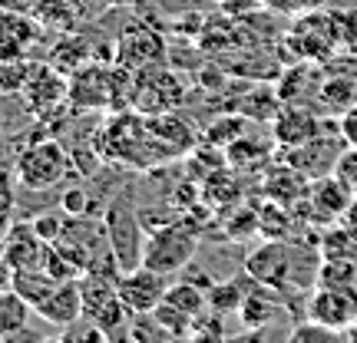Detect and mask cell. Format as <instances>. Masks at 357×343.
Instances as JSON below:
<instances>
[{"mask_svg": "<svg viewBox=\"0 0 357 343\" xmlns=\"http://www.w3.org/2000/svg\"><path fill=\"white\" fill-rule=\"evenodd\" d=\"M56 284H60V280L53 278V274H47L43 267H33V271H13V291L24 294L33 307H37Z\"/></svg>", "mask_w": 357, "mask_h": 343, "instance_id": "obj_27", "label": "cell"}, {"mask_svg": "<svg viewBox=\"0 0 357 343\" xmlns=\"http://www.w3.org/2000/svg\"><path fill=\"white\" fill-rule=\"evenodd\" d=\"M93 60H96V53H93V47H89L83 37H63L50 50V56H47V63L56 66L66 77H73L77 70H83V66L93 63Z\"/></svg>", "mask_w": 357, "mask_h": 343, "instance_id": "obj_23", "label": "cell"}, {"mask_svg": "<svg viewBox=\"0 0 357 343\" xmlns=\"http://www.w3.org/2000/svg\"><path fill=\"white\" fill-rule=\"evenodd\" d=\"M337 122V132H341V139L347 142V145H357V102L351 106V109H344V113L334 119Z\"/></svg>", "mask_w": 357, "mask_h": 343, "instance_id": "obj_34", "label": "cell"}, {"mask_svg": "<svg viewBox=\"0 0 357 343\" xmlns=\"http://www.w3.org/2000/svg\"><path fill=\"white\" fill-rule=\"evenodd\" d=\"M318 284L321 287H357V257L321 261Z\"/></svg>", "mask_w": 357, "mask_h": 343, "instance_id": "obj_30", "label": "cell"}, {"mask_svg": "<svg viewBox=\"0 0 357 343\" xmlns=\"http://www.w3.org/2000/svg\"><path fill=\"white\" fill-rule=\"evenodd\" d=\"M314 109L321 113V106H324V113H344L357 102V77L351 73H331V77L321 79V89L318 96H314Z\"/></svg>", "mask_w": 357, "mask_h": 343, "instance_id": "obj_21", "label": "cell"}, {"mask_svg": "<svg viewBox=\"0 0 357 343\" xmlns=\"http://www.w3.org/2000/svg\"><path fill=\"white\" fill-rule=\"evenodd\" d=\"M40 37V24L20 10H0V60H26Z\"/></svg>", "mask_w": 357, "mask_h": 343, "instance_id": "obj_18", "label": "cell"}, {"mask_svg": "<svg viewBox=\"0 0 357 343\" xmlns=\"http://www.w3.org/2000/svg\"><path fill=\"white\" fill-rule=\"evenodd\" d=\"M53 333H40V330H33L30 324H26L24 330H17V333H10L3 343H43V340H50Z\"/></svg>", "mask_w": 357, "mask_h": 343, "instance_id": "obj_35", "label": "cell"}, {"mask_svg": "<svg viewBox=\"0 0 357 343\" xmlns=\"http://www.w3.org/2000/svg\"><path fill=\"white\" fill-rule=\"evenodd\" d=\"M261 3H268V7H275V10H278V7L284 3V0H261Z\"/></svg>", "mask_w": 357, "mask_h": 343, "instance_id": "obj_41", "label": "cell"}, {"mask_svg": "<svg viewBox=\"0 0 357 343\" xmlns=\"http://www.w3.org/2000/svg\"><path fill=\"white\" fill-rule=\"evenodd\" d=\"M307 189H311V178H305L298 168L284 166V162L265 175V198L284 205V208H294L301 198H307Z\"/></svg>", "mask_w": 357, "mask_h": 343, "instance_id": "obj_20", "label": "cell"}, {"mask_svg": "<svg viewBox=\"0 0 357 343\" xmlns=\"http://www.w3.org/2000/svg\"><path fill=\"white\" fill-rule=\"evenodd\" d=\"M73 172H77V168H73V159H70V149H63L60 142H53V139L33 142V145L24 149L20 159H17V182L30 191L56 189V185H63Z\"/></svg>", "mask_w": 357, "mask_h": 343, "instance_id": "obj_6", "label": "cell"}, {"mask_svg": "<svg viewBox=\"0 0 357 343\" xmlns=\"http://www.w3.org/2000/svg\"><path fill=\"white\" fill-rule=\"evenodd\" d=\"M47 251H50V241H43L40 231L33 228L30 221L7 228L3 231V238H0V255L7 257V264H10L13 271H33V267H43Z\"/></svg>", "mask_w": 357, "mask_h": 343, "instance_id": "obj_16", "label": "cell"}, {"mask_svg": "<svg viewBox=\"0 0 357 343\" xmlns=\"http://www.w3.org/2000/svg\"><path fill=\"white\" fill-rule=\"evenodd\" d=\"M172 278L169 274H159L153 267H132V271H123L119 280H116V291H119V301L126 307L132 317H139V314H153L155 307L166 301V291Z\"/></svg>", "mask_w": 357, "mask_h": 343, "instance_id": "obj_10", "label": "cell"}, {"mask_svg": "<svg viewBox=\"0 0 357 343\" xmlns=\"http://www.w3.org/2000/svg\"><path fill=\"white\" fill-rule=\"evenodd\" d=\"M284 343H347V337H344V330H334V327H324L318 320L305 317L288 330Z\"/></svg>", "mask_w": 357, "mask_h": 343, "instance_id": "obj_28", "label": "cell"}, {"mask_svg": "<svg viewBox=\"0 0 357 343\" xmlns=\"http://www.w3.org/2000/svg\"><path fill=\"white\" fill-rule=\"evenodd\" d=\"M215 3H229V0H215Z\"/></svg>", "mask_w": 357, "mask_h": 343, "instance_id": "obj_42", "label": "cell"}, {"mask_svg": "<svg viewBox=\"0 0 357 343\" xmlns=\"http://www.w3.org/2000/svg\"><path fill=\"white\" fill-rule=\"evenodd\" d=\"M351 202H354V191L347 189L337 175H324V178H314V182H311L307 198H301L291 212H294V218L305 221L307 228H314V225L331 228V225L341 221V215L347 212Z\"/></svg>", "mask_w": 357, "mask_h": 343, "instance_id": "obj_8", "label": "cell"}, {"mask_svg": "<svg viewBox=\"0 0 357 343\" xmlns=\"http://www.w3.org/2000/svg\"><path fill=\"white\" fill-rule=\"evenodd\" d=\"M102 225H106V238L113 244L116 257H119V267L123 271H132V267L142 264V251H146V225H142L136 205L129 198V191H119L113 202L106 205V215H102Z\"/></svg>", "mask_w": 357, "mask_h": 343, "instance_id": "obj_4", "label": "cell"}, {"mask_svg": "<svg viewBox=\"0 0 357 343\" xmlns=\"http://www.w3.org/2000/svg\"><path fill=\"white\" fill-rule=\"evenodd\" d=\"M321 251L318 241H298V238H278V241L258 244L252 255L245 257V271L265 284L268 291H275L281 301L288 297H307L318 287L321 274Z\"/></svg>", "mask_w": 357, "mask_h": 343, "instance_id": "obj_1", "label": "cell"}, {"mask_svg": "<svg viewBox=\"0 0 357 343\" xmlns=\"http://www.w3.org/2000/svg\"><path fill=\"white\" fill-rule=\"evenodd\" d=\"M328 122L331 119H321L318 109H311L305 102H284L281 113L271 119V139L278 149H291V145H301V142L321 136Z\"/></svg>", "mask_w": 357, "mask_h": 343, "instance_id": "obj_15", "label": "cell"}, {"mask_svg": "<svg viewBox=\"0 0 357 343\" xmlns=\"http://www.w3.org/2000/svg\"><path fill=\"white\" fill-rule=\"evenodd\" d=\"M347 149V142L341 139V132H337V122H328V129L314 136V139L301 142V145H291V149H281V162L284 166L298 168L305 178H324V175H334V166H337V159L341 152Z\"/></svg>", "mask_w": 357, "mask_h": 343, "instance_id": "obj_7", "label": "cell"}, {"mask_svg": "<svg viewBox=\"0 0 357 343\" xmlns=\"http://www.w3.org/2000/svg\"><path fill=\"white\" fill-rule=\"evenodd\" d=\"M20 93H24L30 113L50 115L56 109L70 106V77L60 73L56 66H50L47 60L43 63H30V77H26Z\"/></svg>", "mask_w": 357, "mask_h": 343, "instance_id": "obj_11", "label": "cell"}, {"mask_svg": "<svg viewBox=\"0 0 357 343\" xmlns=\"http://www.w3.org/2000/svg\"><path fill=\"white\" fill-rule=\"evenodd\" d=\"M248 280H252L248 271H245V274H231V278L215 280V284L208 287V310H215V314H222V317L238 314V307H242V301H245V291H248Z\"/></svg>", "mask_w": 357, "mask_h": 343, "instance_id": "obj_22", "label": "cell"}, {"mask_svg": "<svg viewBox=\"0 0 357 343\" xmlns=\"http://www.w3.org/2000/svg\"><path fill=\"white\" fill-rule=\"evenodd\" d=\"M185 102V83L178 79V73L172 70H139L136 73V89H132V109L142 115H159L172 113Z\"/></svg>", "mask_w": 357, "mask_h": 343, "instance_id": "obj_9", "label": "cell"}, {"mask_svg": "<svg viewBox=\"0 0 357 343\" xmlns=\"http://www.w3.org/2000/svg\"><path fill=\"white\" fill-rule=\"evenodd\" d=\"M225 343H265V330H242L238 337H225Z\"/></svg>", "mask_w": 357, "mask_h": 343, "instance_id": "obj_38", "label": "cell"}, {"mask_svg": "<svg viewBox=\"0 0 357 343\" xmlns=\"http://www.w3.org/2000/svg\"><path fill=\"white\" fill-rule=\"evenodd\" d=\"M116 66H123L129 73H139L149 66H159L166 60V43L162 33H155L153 26H126L116 40Z\"/></svg>", "mask_w": 357, "mask_h": 343, "instance_id": "obj_12", "label": "cell"}, {"mask_svg": "<svg viewBox=\"0 0 357 343\" xmlns=\"http://www.w3.org/2000/svg\"><path fill=\"white\" fill-rule=\"evenodd\" d=\"M347 343H357V320L347 327Z\"/></svg>", "mask_w": 357, "mask_h": 343, "instance_id": "obj_40", "label": "cell"}, {"mask_svg": "<svg viewBox=\"0 0 357 343\" xmlns=\"http://www.w3.org/2000/svg\"><path fill=\"white\" fill-rule=\"evenodd\" d=\"M334 175L344 182L347 189L357 195V145H347L341 159H337V166H334Z\"/></svg>", "mask_w": 357, "mask_h": 343, "instance_id": "obj_33", "label": "cell"}, {"mask_svg": "<svg viewBox=\"0 0 357 343\" xmlns=\"http://www.w3.org/2000/svg\"><path fill=\"white\" fill-rule=\"evenodd\" d=\"M30 77L26 60H0V93H20Z\"/></svg>", "mask_w": 357, "mask_h": 343, "instance_id": "obj_31", "label": "cell"}, {"mask_svg": "<svg viewBox=\"0 0 357 343\" xmlns=\"http://www.w3.org/2000/svg\"><path fill=\"white\" fill-rule=\"evenodd\" d=\"M225 155H229V162L235 168L252 172V168H261L271 162V145H268V139H258L252 132H245V136H238V139L225 149Z\"/></svg>", "mask_w": 357, "mask_h": 343, "instance_id": "obj_25", "label": "cell"}, {"mask_svg": "<svg viewBox=\"0 0 357 343\" xmlns=\"http://www.w3.org/2000/svg\"><path fill=\"white\" fill-rule=\"evenodd\" d=\"M33 310H37L40 320H47L56 330H63L70 324L83 320V287H79V278L60 280Z\"/></svg>", "mask_w": 357, "mask_h": 343, "instance_id": "obj_17", "label": "cell"}, {"mask_svg": "<svg viewBox=\"0 0 357 343\" xmlns=\"http://www.w3.org/2000/svg\"><path fill=\"white\" fill-rule=\"evenodd\" d=\"M33 314L37 310H33V304L26 301L24 294H17L13 287H3L0 291V340H7L17 330H24Z\"/></svg>", "mask_w": 357, "mask_h": 343, "instance_id": "obj_24", "label": "cell"}, {"mask_svg": "<svg viewBox=\"0 0 357 343\" xmlns=\"http://www.w3.org/2000/svg\"><path fill=\"white\" fill-rule=\"evenodd\" d=\"M318 251L324 261H337V257H357V241L347 234L341 225H331V228L318 234Z\"/></svg>", "mask_w": 357, "mask_h": 343, "instance_id": "obj_29", "label": "cell"}, {"mask_svg": "<svg viewBox=\"0 0 357 343\" xmlns=\"http://www.w3.org/2000/svg\"><path fill=\"white\" fill-rule=\"evenodd\" d=\"M93 145L106 162H129V166H155L159 162L149 122L136 109H119L106 126H100V132L93 136Z\"/></svg>", "mask_w": 357, "mask_h": 343, "instance_id": "obj_2", "label": "cell"}, {"mask_svg": "<svg viewBox=\"0 0 357 343\" xmlns=\"http://www.w3.org/2000/svg\"><path fill=\"white\" fill-rule=\"evenodd\" d=\"M337 225H341V228H344L347 234L357 241V195H354V202L347 205V212L341 215V221H337Z\"/></svg>", "mask_w": 357, "mask_h": 343, "instance_id": "obj_37", "label": "cell"}, {"mask_svg": "<svg viewBox=\"0 0 357 343\" xmlns=\"http://www.w3.org/2000/svg\"><path fill=\"white\" fill-rule=\"evenodd\" d=\"M288 47H291L294 60H307V63H328L337 56V50H344L331 10H321V7L294 13V24L288 30Z\"/></svg>", "mask_w": 357, "mask_h": 343, "instance_id": "obj_5", "label": "cell"}, {"mask_svg": "<svg viewBox=\"0 0 357 343\" xmlns=\"http://www.w3.org/2000/svg\"><path fill=\"white\" fill-rule=\"evenodd\" d=\"M281 301L275 291H268L265 284H258L255 278L248 280V291H245V301L238 307L235 317L242 320V330H265L271 320L281 314Z\"/></svg>", "mask_w": 357, "mask_h": 343, "instance_id": "obj_19", "label": "cell"}, {"mask_svg": "<svg viewBox=\"0 0 357 343\" xmlns=\"http://www.w3.org/2000/svg\"><path fill=\"white\" fill-rule=\"evenodd\" d=\"M60 340L63 343H109L89 320H77V324L63 327V330H60Z\"/></svg>", "mask_w": 357, "mask_h": 343, "instance_id": "obj_32", "label": "cell"}, {"mask_svg": "<svg viewBox=\"0 0 357 343\" xmlns=\"http://www.w3.org/2000/svg\"><path fill=\"white\" fill-rule=\"evenodd\" d=\"M222 234L229 241H242V238L261 234V228H258V205H235L229 212H222Z\"/></svg>", "mask_w": 357, "mask_h": 343, "instance_id": "obj_26", "label": "cell"}, {"mask_svg": "<svg viewBox=\"0 0 357 343\" xmlns=\"http://www.w3.org/2000/svg\"><path fill=\"white\" fill-rule=\"evenodd\" d=\"M70 106L79 113L113 109V66L93 60L70 77Z\"/></svg>", "mask_w": 357, "mask_h": 343, "instance_id": "obj_14", "label": "cell"}, {"mask_svg": "<svg viewBox=\"0 0 357 343\" xmlns=\"http://www.w3.org/2000/svg\"><path fill=\"white\" fill-rule=\"evenodd\" d=\"M324 7V0H284L278 10L281 13H305V10H318Z\"/></svg>", "mask_w": 357, "mask_h": 343, "instance_id": "obj_36", "label": "cell"}, {"mask_svg": "<svg viewBox=\"0 0 357 343\" xmlns=\"http://www.w3.org/2000/svg\"><path fill=\"white\" fill-rule=\"evenodd\" d=\"M305 317L347 333V327L357 320V287H321L318 284L307 294Z\"/></svg>", "mask_w": 357, "mask_h": 343, "instance_id": "obj_13", "label": "cell"}, {"mask_svg": "<svg viewBox=\"0 0 357 343\" xmlns=\"http://www.w3.org/2000/svg\"><path fill=\"white\" fill-rule=\"evenodd\" d=\"M199 234L202 231L192 228L185 218H178L172 225H162L146 234V251H142V264L159 271V274H169L176 278L185 264L195 261L199 255Z\"/></svg>", "mask_w": 357, "mask_h": 343, "instance_id": "obj_3", "label": "cell"}, {"mask_svg": "<svg viewBox=\"0 0 357 343\" xmlns=\"http://www.w3.org/2000/svg\"><path fill=\"white\" fill-rule=\"evenodd\" d=\"M3 287H13V267L7 264V257L0 255V291Z\"/></svg>", "mask_w": 357, "mask_h": 343, "instance_id": "obj_39", "label": "cell"}]
</instances>
